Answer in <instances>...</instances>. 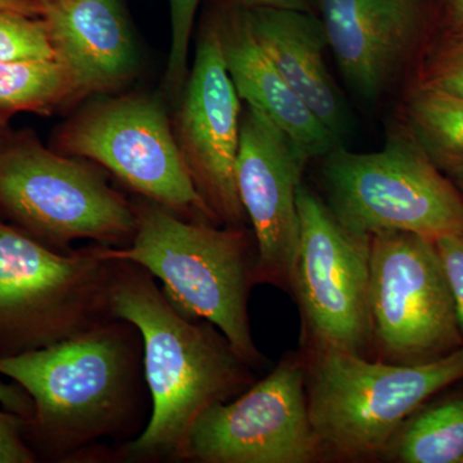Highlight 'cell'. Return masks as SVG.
Returning a JSON list of instances; mask_svg holds the SVG:
<instances>
[{
  "instance_id": "18",
  "label": "cell",
  "mask_w": 463,
  "mask_h": 463,
  "mask_svg": "<svg viewBox=\"0 0 463 463\" xmlns=\"http://www.w3.org/2000/svg\"><path fill=\"white\" fill-rule=\"evenodd\" d=\"M75 97L69 71L57 57L0 62V124L17 112L50 114Z\"/></svg>"
},
{
  "instance_id": "29",
  "label": "cell",
  "mask_w": 463,
  "mask_h": 463,
  "mask_svg": "<svg viewBox=\"0 0 463 463\" xmlns=\"http://www.w3.org/2000/svg\"><path fill=\"white\" fill-rule=\"evenodd\" d=\"M450 24L455 33H463V0H448Z\"/></svg>"
},
{
  "instance_id": "16",
  "label": "cell",
  "mask_w": 463,
  "mask_h": 463,
  "mask_svg": "<svg viewBox=\"0 0 463 463\" xmlns=\"http://www.w3.org/2000/svg\"><path fill=\"white\" fill-rule=\"evenodd\" d=\"M246 11L260 47L298 99L340 145L352 132V114L326 65L328 43L322 21L310 12L273 8Z\"/></svg>"
},
{
  "instance_id": "1",
  "label": "cell",
  "mask_w": 463,
  "mask_h": 463,
  "mask_svg": "<svg viewBox=\"0 0 463 463\" xmlns=\"http://www.w3.org/2000/svg\"><path fill=\"white\" fill-rule=\"evenodd\" d=\"M0 374L33 402L25 440L51 462H112L151 414L141 332L111 319L42 349L0 356Z\"/></svg>"
},
{
  "instance_id": "10",
  "label": "cell",
  "mask_w": 463,
  "mask_h": 463,
  "mask_svg": "<svg viewBox=\"0 0 463 463\" xmlns=\"http://www.w3.org/2000/svg\"><path fill=\"white\" fill-rule=\"evenodd\" d=\"M300 241L294 286L312 345L364 355L373 341L371 240L341 223L326 201L301 183Z\"/></svg>"
},
{
  "instance_id": "6",
  "label": "cell",
  "mask_w": 463,
  "mask_h": 463,
  "mask_svg": "<svg viewBox=\"0 0 463 463\" xmlns=\"http://www.w3.org/2000/svg\"><path fill=\"white\" fill-rule=\"evenodd\" d=\"M0 212L58 252L80 240L124 248L136 232L133 201L102 173L27 137L0 142Z\"/></svg>"
},
{
  "instance_id": "32",
  "label": "cell",
  "mask_w": 463,
  "mask_h": 463,
  "mask_svg": "<svg viewBox=\"0 0 463 463\" xmlns=\"http://www.w3.org/2000/svg\"><path fill=\"white\" fill-rule=\"evenodd\" d=\"M3 127H5V124H0V130H2Z\"/></svg>"
},
{
  "instance_id": "26",
  "label": "cell",
  "mask_w": 463,
  "mask_h": 463,
  "mask_svg": "<svg viewBox=\"0 0 463 463\" xmlns=\"http://www.w3.org/2000/svg\"><path fill=\"white\" fill-rule=\"evenodd\" d=\"M0 403L11 412L29 417L33 412V402L25 390L18 385H7L0 381Z\"/></svg>"
},
{
  "instance_id": "4",
  "label": "cell",
  "mask_w": 463,
  "mask_h": 463,
  "mask_svg": "<svg viewBox=\"0 0 463 463\" xmlns=\"http://www.w3.org/2000/svg\"><path fill=\"white\" fill-rule=\"evenodd\" d=\"M309 419L323 450L379 453L432 395L463 380V346L422 364L371 362L331 345H312L306 365Z\"/></svg>"
},
{
  "instance_id": "13",
  "label": "cell",
  "mask_w": 463,
  "mask_h": 463,
  "mask_svg": "<svg viewBox=\"0 0 463 463\" xmlns=\"http://www.w3.org/2000/svg\"><path fill=\"white\" fill-rule=\"evenodd\" d=\"M241 99L222 51L216 23L201 33L178 118L179 147L216 221L243 228L246 214L236 185Z\"/></svg>"
},
{
  "instance_id": "2",
  "label": "cell",
  "mask_w": 463,
  "mask_h": 463,
  "mask_svg": "<svg viewBox=\"0 0 463 463\" xmlns=\"http://www.w3.org/2000/svg\"><path fill=\"white\" fill-rule=\"evenodd\" d=\"M111 310L141 332L151 399L145 430L116 448L112 462H179L194 423L248 390L251 367L213 323L178 312L141 265L115 260Z\"/></svg>"
},
{
  "instance_id": "31",
  "label": "cell",
  "mask_w": 463,
  "mask_h": 463,
  "mask_svg": "<svg viewBox=\"0 0 463 463\" xmlns=\"http://www.w3.org/2000/svg\"><path fill=\"white\" fill-rule=\"evenodd\" d=\"M38 2H41V3H42V5H43V3L50 2V0H38Z\"/></svg>"
},
{
  "instance_id": "27",
  "label": "cell",
  "mask_w": 463,
  "mask_h": 463,
  "mask_svg": "<svg viewBox=\"0 0 463 463\" xmlns=\"http://www.w3.org/2000/svg\"><path fill=\"white\" fill-rule=\"evenodd\" d=\"M236 5L243 8H273L288 11L310 12L315 14L318 0H234Z\"/></svg>"
},
{
  "instance_id": "12",
  "label": "cell",
  "mask_w": 463,
  "mask_h": 463,
  "mask_svg": "<svg viewBox=\"0 0 463 463\" xmlns=\"http://www.w3.org/2000/svg\"><path fill=\"white\" fill-rule=\"evenodd\" d=\"M309 155L254 108L241 116L236 185L257 246L255 281L292 286L300 219L298 194Z\"/></svg>"
},
{
  "instance_id": "25",
  "label": "cell",
  "mask_w": 463,
  "mask_h": 463,
  "mask_svg": "<svg viewBox=\"0 0 463 463\" xmlns=\"http://www.w3.org/2000/svg\"><path fill=\"white\" fill-rule=\"evenodd\" d=\"M25 417L0 411V463H33L35 453L25 440Z\"/></svg>"
},
{
  "instance_id": "22",
  "label": "cell",
  "mask_w": 463,
  "mask_h": 463,
  "mask_svg": "<svg viewBox=\"0 0 463 463\" xmlns=\"http://www.w3.org/2000/svg\"><path fill=\"white\" fill-rule=\"evenodd\" d=\"M172 43L165 72L166 85L178 90L187 75L188 52L201 0H169Z\"/></svg>"
},
{
  "instance_id": "5",
  "label": "cell",
  "mask_w": 463,
  "mask_h": 463,
  "mask_svg": "<svg viewBox=\"0 0 463 463\" xmlns=\"http://www.w3.org/2000/svg\"><path fill=\"white\" fill-rule=\"evenodd\" d=\"M99 243L58 252L0 221V356L53 345L115 319V260Z\"/></svg>"
},
{
  "instance_id": "17",
  "label": "cell",
  "mask_w": 463,
  "mask_h": 463,
  "mask_svg": "<svg viewBox=\"0 0 463 463\" xmlns=\"http://www.w3.org/2000/svg\"><path fill=\"white\" fill-rule=\"evenodd\" d=\"M215 23L225 66L241 99L285 130L310 158L326 156L340 146L260 47L250 27L246 8L236 5Z\"/></svg>"
},
{
  "instance_id": "28",
  "label": "cell",
  "mask_w": 463,
  "mask_h": 463,
  "mask_svg": "<svg viewBox=\"0 0 463 463\" xmlns=\"http://www.w3.org/2000/svg\"><path fill=\"white\" fill-rule=\"evenodd\" d=\"M0 9L20 12L33 17H41L43 14V5L38 0H0Z\"/></svg>"
},
{
  "instance_id": "8",
  "label": "cell",
  "mask_w": 463,
  "mask_h": 463,
  "mask_svg": "<svg viewBox=\"0 0 463 463\" xmlns=\"http://www.w3.org/2000/svg\"><path fill=\"white\" fill-rule=\"evenodd\" d=\"M60 145L114 174L137 194L192 222L216 221L197 191L163 105L149 97L99 103L63 128Z\"/></svg>"
},
{
  "instance_id": "9",
  "label": "cell",
  "mask_w": 463,
  "mask_h": 463,
  "mask_svg": "<svg viewBox=\"0 0 463 463\" xmlns=\"http://www.w3.org/2000/svg\"><path fill=\"white\" fill-rule=\"evenodd\" d=\"M371 315L373 339L394 364H422L463 346L434 240L404 231L373 234Z\"/></svg>"
},
{
  "instance_id": "19",
  "label": "cell",
  "mask_w": 463,
  "mask_h": 463,
  "mask_svg": "<svg viewBox=\"0 0 463 463\" xmlns=\"http://www.w3.org/2000/svg\"><path fill=\"white\" fill-rule=\"evenodd\" d=\"M412 138L441 170L463 166V99L420 87L407 109Z\"/></svg>"
},
{
  "instance_id": "33",
  "label": "cell",
  "mask_w": 463,
  "mask_h": 463,
  "mask_svg": "<svg viewBox=\"0 0 463 463\" xmlns=\"http://www.w3.org/2000/svg\"><path fill=\"white\" fill-rule=\"evenodd\" d=\"M463 463V462H462Z\"/></svg>"
},
{
  "instance_id": "15",
  "label": "cell",
  "mask_w": 463,
  "mask_h": 463,
  "mask_svg": "<svg viewBox=\"0 0 463 463\" xmlns=\"http://www.w3.org/2000/svg\"><path fill=\"white\" fill-rule=\"evenodd\" d=\"M41 17L76 97L115 90L132 79L138 57L120 0H50Z\"/></svg>"
},
{
  "instance_id": "14",
  "label": "cell",
  "mask_w": 463,
  "mask_h": 463,
  "mask_svg": "<svg viewBox=\"0 0 463 463\" xmlns=\"http://www.w3.org/2000/svg\"><path fill=\"white\" fill-rule=\"evenodd\" d=\"M321 21L347 85L373 102L392 83L422 26V0H318Z\"/></svg>"
},
{
  "instance_id": "3",
  "label": "cell",
  "mask_w": 463,
  "mask_h": 463,
  "mask_svg": "<svg viewBox=\"0 0 463 463\" xmlns=\"http://www.w3.org/2000/svg\"><path fill=\"white\" fill-rule=\"evenodd\" d=\"M136 232L124 248L102 246V255L141 265L188 318L213 323L250 365L261 361L249 318L257 246L243 228L219 230L192 222L154 201H133Z\"/></svg>"
},
{
  "instance_id": "21",
  "label": "cell",
  "mask_w": 463,
  "mask_h": 463,
  "mask_svg": "<svg viewBox=\"0 0 463 463\" xmlns=\"http://www.w3.org/2000/svg\"><path fill=\"white\" fill-rule=\"evenodd\" d=\"M56 58L42 17L0 9V62Z\"/></svg>"
},
{
  "instance_id": "20",
  "label": "cell",
  "mask_w": 463,
  "mask_h": 463,
  "mask_svg": "<svg viewBox=\"0 0 463 463\" xmlns=\"http://www.w3.org/2000/svg\"><path fill=\"white\" fill-rule=\"evenodd\" d=\"M397 453L405 463H462L463 397L420 414L405 429Z\"/></svg>"
},
{
  "instance_id": "7",
  "label": "cell",
  "mask_w": 463,
  "mask_h": 463,
  "mask_svg": "<svg viewBox=\"0 0 463 463\" xmlns=\"http://www.w3.org/2000/svg\"><path fill=\"white\" fill-rule=\"evenodd\" d=\"M323 157L326 203L350 230L412 232L434 241L463 232L461 192L412 137H392L370 154L337 146Z\"/></svg>"
},
{
  "instance_id": "23",
  "label": "cell",
  "mask_w": 463,
  "mask_h": 463,
  "mask_svg": "<svg viewBox=\"0 0 463 463\" xmlns=\"http://www.w3.org/2000/svg\"><path fill=\"white\" fill-rule=\"evenodd\" d=\"M423 88L463 99V33L447 39L426 66Z\"/></svg>"
},
{
  "instance_id": "11",
  "label": "cell",
  "mask_w": 463,
  "mask_h": 463,
  "mask_svg": "<svg viewBox=\"0 0 463 463\" xmlns=\"http://www.w3.org/2000/svg\"><path fill=\"white\" fill-rule=\"evenodd\" d=\"M321 452L307 411L306 365L286 358L239 397L207 408L179 462L307 463Z\"/></svg>"
},
{
  "instance_id": "24",
  "label": "cell",
  "mask_w": 463,
  "mask_h": 463,
  "mask_svg": "<svg viewBox=\"0 0 463 463\" xmlns=\"http://www.w3.org/2000/svg\"><path fill=\"white\" fill-rule=\"evenodd\" d=\"M435 246L449 283L463 339V232L439 237Z\"/></svg>"
},
{
  "instance_id": "30",
  "label": "cell",
  "mask_w": 463,
  "mask_h": 463,
  "mask_svg": "<svg viewBox=\"0 0 463 463\" xmlns=\"http://www.w3.org/2000/svg\"><path fill=\"white\" fill-rule=\"evenodd\" d=\"M448 174H449L450 179L455 183L456 187L458 188L463 196V166L450 170Z\"/></svg>"
}]
</instances>
